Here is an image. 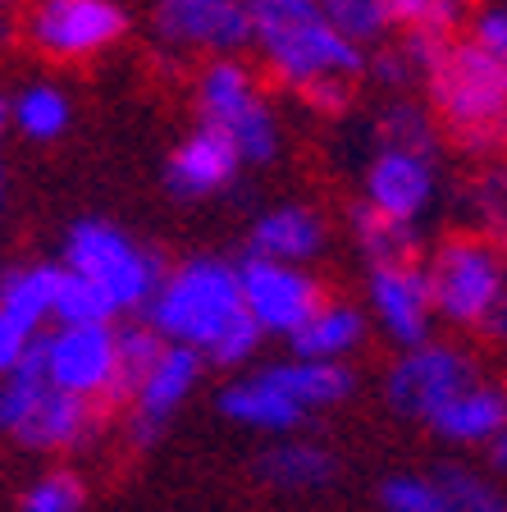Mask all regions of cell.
Instances as JSON below:
<instances>
[{"mask_svg":"<svg viewBox=\"0 0 507 512\" xmlns=\"http://www.w3.org/2000/svg\"><path fill=\"white\" fill-rule=\"evenodd\" d=\"M252 19V46L265 69L293 92H307L320 78L366 74V51L343 42L320 14V0H243Z\"/></svg>","mask_w":507,"mask_h":512,"instance_id":"1","label":"cell"},{"mask_svg":"<svg viewBox=\"0 0 507 512\" xmlns=\"http://www.w3.org/2000/svg\"><path fill=\"white\" fill-rule=\"evenodd\" d=\"M243 316V288H238V266L224 256H188L183 266L165 270L156 298L147 302L142 320L165 343L206 352L220 343V334Z\"/></svg>","mask_w":507,"mask_h":512,"instance_id":"2","label":"cell"},{"mask_svg":"<svg viewBox=\"0 0 507 512\" xmlns=\"http://www.w3.org/2000/svg\"><path fill=\"white\" fill-rule=\"evenodd\" d=\"M430 115H439L466 151L494 156L507 147V74L471 37L448 42L425 78Z\"/></svg>","mask_w":507,"mask_h":512,"instance_id":"3","label":"cell"},{"mask_svg":"<svg viewBox=\"0 0 507 512\" xmlns=\"http://www.w3.org/2000/svg\"><path fill=\"white\" fill-rule=\"evenodd\" d=\"M434 316L462 330H480V320L507 293V252L489 234H448L425 261Z\"/></svg>","mask_w":507,"mask_h":512,"instance_id":"4","label":"cell"},{"mask_svg":"<svg viewBox=\"0 0 507 512\" xmlns=\"http://www.w3.org/2000/svg\"><path fill=\"white\" fill-rule=\"evenodd\" d=\"M64 270L92 279L110 298V307L124 311H147L156 298L160 279H165V261L151 247L133 243V238L110 220H78L64 238Z\"/></svg>","mask_w":507,"mask_h":512,"instance_id":"5","label":"cell"},{"mask_svg":"<svg viewBox=\"0 0 507 512\" xmlns=\"http://www.w3.org/2000/svg\"><path fill=\"white\" fill-rule=\"evenodd\" d=\"M197 110H201V124L233 142L243 165H270L279 156L275 106L265 101L256 74L238 55H220V60H211L201 69Z\"/></svg>","mask_w":507,"mask_h":512,"instance_id":"6","label":"cell"},{"mask_svg":"<svg viewBox=\"0 0 507 512\" xmlns=\"http://www.w3.org/2000/svg\"><path fill=\"white\" fill-rule=\"evenodd\" d=\"M101 426V407L74 394H60L46 380L5 375L0 380V435L37 453H69L83 448Z\"/></svg>","mask_w":507,"mask_h":512,"instance_id":"7","label":"cell"},{"mask_svg":"<svg viewBox=\"0 0 507 512\" xmlns=\"http://www.w3.org/2000/svg\"><path fill=\"white\" fill-rule=\"evenodd\" d=\"M480 371L471 362V352L457 348V343L430 339L421 348L398 352L384 371V407L393 416H407V421H430L448 398H457L466 384H476Z\"/></svg>","mask_w":507,"mask_h":512,"instance_id":"8","label":"cell"},{"mask_svg":"<svg viewBox=\"0 0 507 512\" xmlns=\"http://www.w3.org/2000/svg\"><path fill=\"white\" fill-rule=\"evenodd\" d=\"M23 32L51 60H92L128 32V10L119 0H32Z\"/></svg>","mask_w":507,"mask_h":512,"instance_id":"9","label":"cell"},{"mask_svg":"<svg viewBox=\"0 0 507 512\" xmlns=\"http://www.w3.org/2000/svg\"><path fill=\"white\" fill-rule=\"evenodd\" d=\"M238 288H243V311L265 339H293L320 307H325V288L311 270L279 266L247 256L238 261Z\"/></svg>","mask_w":507,"mask_h":512,"instance_id":"10","label":"cell"},{"mask_svg":"<svg viewBox=\"0 0 507 512\" xmlns=\"http://www.w3.org/2000/svg\"><path fill=\"white\" fill-rule=\"evenodd\" d=\"M42 352L46 384L83 403L115 407V325H55V330H42Z\"/></svg>","mask_w":507,"mask_h":512,"instance_id":"11","label":"cell"},{"mask_svg":"<svg viewBox=\"0 0 507 512\" xmlns=\"http://www.w3.org/2000/svg\"><path fill=\"white\" fill-rule=\"evenodd\" d=\"M151 28L174 51H206L215 60L252 46L243 0H151Z\"/></svg>","mask_w":507,"mask_h":512,"instance_id":"12","label":"cell"},{"mask_svg":"<svg viewBox=\"0 0 507 512\" xmlns=\"http://www.w3.org/2000/svg\"><path fill=\"white\" fill-rule=\"evenodd\" d=\"M366 302L370 316L389 334L398 352L421 348L434 339V298L421 261H393V266L366 270Z\"/></svg>","mask_w":507,"mask_h":512,"instance_id":"13","label":"cell"},{"mask_svg":"<svg viewBox=\"0 0 507 512\" xmlns=\"http://www.w3.org/2000/svg\"><path fill=\"white\" fill-rule=\"evenodd\" d=\"M434 202V156L380 147L361 179V206H370L384 220L416 224Z\"/></svg>","mask_w":507,"mask_h":512,"instance_id":"14","label":"cell"},{"mask_svg":"<svg viewBox=\"0 0 507 512\" xmlns=\"http://www.w3.org/2000/svg\"><path fill=\"white\" fill-rule=\"evenodd\" d=\"M201 371H206V357L192 348H179V343H165L160 362L151 366V375L138 384L133 394V412H128V439L138 448L156 444L165 421L179 412L192 398V389L201 384Z\"/></svg>","mask_w":507,"mask_h":512,"instance_id":"15","label":"cell"},{"mask_svg":"<svg viewBox=\"0 0 507 512\" xmlns=\"http://www.w3.org/2000/svg\"><path fill=\"white\" fill-rule=\"evenodd\" d=\"M329 243V224L316 206L307 202H284L270 206L252 220L247 229V256L261 261H279V266H302L307 270Z\"/></svg>","mask_w":507,"mask_h":512,"instance_id":"16","label":"cell"},{"mask_svg":"<svg viewBox=\"0 0 507 512\" xmlns=\"http://www.w3.org/2000/svg\"><path fill=\"white\" fill-rule=\"evenodd\" d=\"M507 426V389L494 380H476L466 384L457 398H448L439 412L425 421L434 439L444 448H457V453H476V448L494 444Z\"/></svg>","mask_w":507,"mask_h":512,"instance_id":"17","label":"cell"},{"mask_svg":"<svg viewBox=\"0 0 507 512\" xmlns=\"http://www.w3.org/2000/svg\"><path fill=\"white\" fill-rule=\"evenodd\" d=\"M238 151L224 133L215 128H192L188 138L179 147L169 151V165H165V183L174 197H188V202H201V197H215L224 192L233 179H238Z\"/></svg>","mask_w":507,"mask_h":512,"instance_id":"18","label":"cell"},{"mask_svg":"<svg viewBox=\"0 0 507 512\" xmlns=\"http://www.w3.org/2000/svg\"><path fill=\"white\" fill-rule=\"evenodd\" d=\"M261 375L275 384L279 394L297 407V412L316 416L334 412L357 394V371L348 362H307V357H284V362H265Z\"/></svg>","mask_w":507,"mask_h":512,"instance_id":"19","label":"cell"},{"mask_svg":"<svg viewBox=\"0 0 507 512\" xmlns=\"http://www.w3.org/2000/svg\"><path fill=\"white\" fill-rule=\"evenodd\" d=\"M215 407H220V416H229L233 426L256 430V435H270V439L302 435V426H307V416L297 412L261 371L229 380L220 389V398H215Z\"/></svg>","mask_w":507,"mask_h":512,"instance_id":"20","label":"cell"},{"mask_svg":"<svg viewBox=\"0 0 507 512\" xmlns=\"http://www.w3.org/2000/svg\"><path fill=\"white\" fill-rule=\"evenodd\" d=\"M252 471L256 480H265L279 494H316L338 476V458L320 439L288 435V439H270Z\"/></svg>","mask_w":507,"mask_h":512,"instance_id":"21","label":"cell"},{"mask_svg":"<svg viewBox=\"0 0 507 512\" xmlns=\"http://www.w3.org/2000/svg\"><path fill=\"white\" fill-rule=\"evenodd\" d=\"M366 330L370 325L361 307L325 298V307L288 339V348H293V357H307V362H348L352 352L366 343Z\"/></svg>","mask_w":507,"mask_h":512,"instance_id":"22","label":"cell"},{"mask_svg":"<svg viewBox=\"0 0 507 512\" xmlns=\"http://www.w3.org/2000/svg\"><path fill=\"white\" fill-rule=\"evenodd\" d=\"M64 266L51 261H32V266H10L0 275V307L10 311L19 325L42 334L46 320H55V298H60Z\"/></svg>","mask_w":507,"mask_h":512,"instance_id":"23","label":"cell"},{"mask_svg":"<svg viewBox=\"0 0 507 512\" xmlns=\"http://www.w3.org/2000/svg\"><path fill=\"white\" fill-rule=\"evenodd\" d=\"M352 238H357L366 266H393V261H416V224H398L375 215L370 206H352L348 215Z\"/></svg>","mask_w":507,"mask_h":512,"instance_id":"24","label":"cell"},{"mask_svg":"<svg viewBox=\"0 0 507 512\" xmlns=\"http://www.w3.org/2000/svg\"><path fill=\"white\" fill-rule=\"evenodd\" d=\"M430 471L448 490V499H453L457 512H507V485L494 476V471H480L462 458H448Z\"/></svg>","mask_w":507,"mask_h":512,"instance_id":"25","label":"cell"},{"mask_svg":"<svg viewBox=\"0 0 507 512\" xmlns=\"http://www.w3.org/2000/svg\"><path fill=\"white\" fill-rule=\"evenodd\" d=\"M115 348H119V371H115V403H133L138 384L151 375V366L160 362L165 339L151 330L147 320H128L115 325Z\"/></svg>","mask_w":507,"mask_h":512,"instance_id":"26","label":"cell"},{"mask_svg":"<svg viewBox=\"0 0 507 512\" xmlns=\"http://www.w3.org/2000/svg\"><path fill=\"white\" fill-rule=\"evenodd\" d=\"M10 124L32 142H55L69 128V96L51 83H32L10 101Z\"/></svg>","mask_w":507,"mask_h":512,"instance_id":"27","label":"cell"},{"mask_svg":"<svg viewBox=\"0 0 507 512\" xmlns=\"http://www.w3.org/2000/svg\"><path fill=\"white\" fill-rule=\"evenodd\" d=\"M320 14L325 23L352 46H380L389 37L393 19H389V5L384 0H320Z\"/></svg>","mask_w":507,"mask_h":512,"instance_id":"28","label":"cell"},{"mask_svg":"<svg viewBox=\"0 0 507 512\" xmlns=\"http://www.w3.org/2000/svg\"><path fill=\"white\" fill-rule=\"evenodd\" d=\"M380 512H457L434 471H393L380 480Z\"/></svg>","mask_w":507,"mask_h":512,"instance_id":"29","label":"cell"},{"mask_svg":"<svg viewBox=\"0 0 507 512\" xmlns=\"http://www.w3.org/2000/svg\"><path fill=\"white\" fill-rule=\"evenodd\" d=\"M380 142L398 151H416V156H434L439 147V119L416 101H393L380 115Z\"/></svg>","mask_w":507,"mask_h":512,"instance_id":"30","label":"cell"},{"mask_svg":"<svg viewBox=\"0 0 507 512\" xmlns=\"http://www.w3.org/2000/svg\"><path fill=\"white\" fill-rule=\"evenodd\" d=\"M119 311L110 307V298L92 279L64 270L60 279V298H55V325H115Z\"/></svg>","mask_w":507,"mask_h":512,"instance_id":"31","label":"cell"},{"mask_svg":"<svg viewBox=\"0 0 507 512\" xmlns=\"http://www.w3.org/2000/svg\"><path fill=\"white\" fill-rule=\"evenodd\" d=\"M23 512H83L87 508V485L78 471L69 467H55L46 476H37L23 490Z\"/></svg>","mask_w":507,"mask_h":512,"instance_id":"32","label":"cell"},{"mask_svg":"<svg viewBox=\"0 0 507 512\" xmlns=\"http://www.w3.org/2000/svg\"><path fill=\"white\" fill-rule=\"evenodd\" d=\"M389 5L393 28L407 32H434V37H453L462 5L457 0H384Z\"/></svg>","mask_w":507,"mask_h":512,"instance_id":"33","label":"cell"},{"mask_svg":"<svg viewBox=\"0 0 507 512\" xmlns=\"http://www.w3.org/2000/svg\"><path fill=\"white\" fill-rule=\"evenodd\" d=\"M261 343H265V334L256 330L252 320H247V311H243V316H238V320L229 325V330L220 334V343H215V348L206 352V362H211V366H224V371H238V366L256 362Z\"/></svg>","mask_w":507,"mask_h":512,"instance_id":"34","label":"cell"},{"mask_svg":"<svg viewBox=\"0 0 507 512\" xmlns=\"http://www.w3.org/2000/svg\"><path fill=\"white\" fill-rule=\"evenodd\" d=\"M471 42H476L480 51H485L489 60H494L498 69L507 74V10H503V5L480 10L476 19H471Z\"/></svg>","mask_w":507,"mask_h":512,"instance_id":"35","label":"cell"},{"mask_svg":"<svg viewBox=\"0 0 507 512\" xmlns=\"http://www.w3.org/2000/svg\"><path fill=\"white\" fill-rule=\"evenodd\" d=\"M366 74L375 78L380 87H407V83H416V69H412V60L402 55V46H384V51L366 55Z\"/></svg>","mask_w":507,"mask_h":512,"instance_id":"36","label":"cell"},{"mask_svg":"<svg viewBox=\"0 0 507 512\" xmlns=\"http://www.w3.org/2000/svg\"><path fill=\"white\" fill-rule=\"evenodd\" d=\"M32 339H37V334H32L28 325H19V320H14L10 311L0 307V380L19 371L23 352H28V343H32Z\"/></svg>","mask_w":507,"mask_h":512,"instance_id":"37","label":"cell"},{"mask_svg":"<svg viewBox=\"0 0 507 512\" xmlns=\"http://www.w3.org/2000/svg\"><path fill=\"white\" fill-rule=\"evenodd\" d=\"M302 96H307V106L316 110V115H343L352 101V83H343V78H320V83H311Z\"/></svg>","mask_w":507,"mask_h":512,"instance_id":"38","label":"cell"},{"mask_svg":"<svg viewBox=\"0 0 507 512\" xmlns=\"http://www.w3.org/2000/svg\"><path fill=\"white\" fill-rule=\"evenodd\" d=\"M476 334H485L489 343H498V348H507V293L498 298V307L489 311L485 320H480V330Z\"/></svg>","mask_w":507,"mask_h":512,"instance_id":"39","label":"cell"},{"mask_svg":"<svg viewBox=\"0 0 507 512\" xmlns=\"http://www.w3.org/2000/svg\"><path fill=\"white\" fill-rule=\"evenodd\" d=\"M489 467H494L498 480H507V426H503V435L489 444Z\"/></svg>","mask_w":507,"mask_h":512,"instance_id":"40","label":"cell"},{"mask_svg":"<svg viewBox=\"0 0 507 512\" xmlns=\"http://www.w3.org/2000/svg\"><path fill=\"white\" fill-rule=\"evenodd\" d=\"M5 128H10V101L0 96V133H5Z\"/></svg>","mask_w":507,"mask_h":512,"instance_id":"41","label":"cell"},{"mask_svg":"<svg viewBox=\"0 0 507 512\" xmlns=\"http://www.w3.org/2000/svg\"><path fill=\"white\" fill-rule=\"evenodd\" d=\"M498 234H503V243H507V206H503V220H498Z\"/></svg>","mask_w":507,"mask_h":512,"instance_id":"42","label":"cell"},{"mask_svg":"<svg viewBox=\"0 0 507 512\" xmlns=\"http://www.w3.org/2000/svg\"><path fill=\"white\" fill-rule=\"evenodd\" d=\"M0 211H5V179H0Z\"/></svg>","mask_w":507,"mask_h":512,"instance_id":"43","label":"cell"},{"mask_svg":"<svg viewBox=\"0 0 507 512\" xmlns=\"http://www.w3.org/2000/svg\"><path fill=\"white\" fill-rule=\"evenodd\" d=\"M457 5H466V0H457Z\"/></svg>","mask_w":507,"mask_h":512,"instance_id":"44","label":"cell"},{"mask_svg":"<svg viewBox=\"0 0 507 512\" xmlns=\"http://www.w3.org/2000/svg\"><path fill=\"white\" fill-rule=\"evenodd\" d=\"M0 5H5V0H0Z\"/></svg>","mask_w":507,"mask_h":512,"instance_id":"45","label":"cell"}]
</instances>
